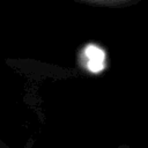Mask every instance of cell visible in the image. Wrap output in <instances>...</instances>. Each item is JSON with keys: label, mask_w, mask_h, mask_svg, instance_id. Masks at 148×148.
I'll return each mask as SVG.
<instances>
[{"label": "cell", "mask_w": 148, "mask_h": 148, "mask_svg": "<svg viewBox=\"0 0 148 148\" xmlns=\"http://www.w3.org/2000/svg\"><path fill=\"white\" fill-rule=\"evenodd\" d=\"M88 58V68L91 72H101L104 68V51L96 45H89L86 47L84 51Z\"/></svg>", "instance_id": "6da1fadb"}, {"label": "cell", "mask_w": 148, "mask_h": 148, "mask_svg": "<svg viewBox=\"0 0 148 148\" xmlns=\"http://www.w3.org/2000/svg\"><path fill=\"white\" fill-rule=\"evenodd\" d=\"M98 1H103V0H98Z\"/></svg>", "instance_id": "7a4b0ae2"}]
</instances>
